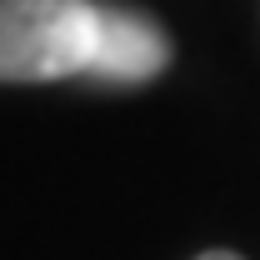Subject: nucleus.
Wrapping results in <instances>:
<instances>
[{"mask_svg": "<svg viewBox=\"0 0 260 260\" xmlns=\"http://www.w3.org/2000/svg\"><path fill=\"white\" fill-rule=\"evenodd\" d=\"M100 40L90 0H0V85L85 75Z\"/></svg>", "mask_w": 260, "mask_h": 260, "instance_id": "1", "label": "nucleus"}, {"mask_svg": "<svg viewBox=\"0 0 260 260\" xmlns=\"http://www.w3.org/2000/svg\"><path fill=\"white\" fill-rule=\"evenodd\" d=\"M165 65H170V40L150 15L100 5V40H95V60L85 70V80L140 85V80H155Z\"/></svg>", "mask_w": 260, "mask_h": 260, "instance_id": "2", "label": "nucleus"}, {"mask_svg": "<svg viewBox=\"0 0 260 260\" xmlns=\"http://www.w3.org/2000/svg\"><path fill=\"white\" fill-rule=\"evenodd\" d=\"M195 260H245V255H235V250H200Z\"/></svg>", "mask_w": 260, "mask_h": 260, "instance_id": "3", "label": "nucleus"}]
</instances>
